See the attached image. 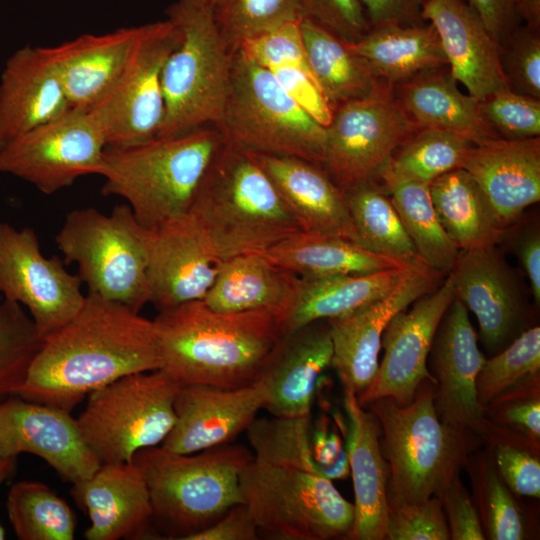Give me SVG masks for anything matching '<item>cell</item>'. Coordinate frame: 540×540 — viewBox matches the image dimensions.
<instances>
[{
    "label": "cell",
    "mask_w": 540,
    "mask_h": 540,
    "mask_svg": "<svg viewBox=\"0 0 540 540\" xmlns=\"http://www.w3.org/2000/svg\"><path fill=\"white\" fill-rule=\"evenodd\" d=\"M160 367L154 320L88 293L78 313L43 339L16 395L71 412L92 391Z\"/></svg>",
    "instance_id": "6da1fadb"
},
{
    "label": "cell",
    "mask_w": 540,
    "mask_h": 540,
    "mask_svg": "<svg viewBox=\"0 0 540 540\" xmlns=\"http://www.w3.org/2000/svg\"><path fill=\"white\" fill-rule=\"evenodd\" d=\"M153 320L160 370L180 385H250L285 335L280 319L268 311L222 313L203 300L159 311Z\"/></svg>",
    "instance_id": "7a4b0ae2"
},
{
    "label": "cell",
    "mask_w": 540,
    "mask_h": 540,
    "mask_svg": "<svg viewBox=\"0 0 540 540\" xmlns=\"http://www.w3.org/2000/svg\"><path fill=\"white\" fill-rule=\"evenodd\" d=\"M188 213L221 262L264 253L302 231L253 153L226 141L212 159Z\"/></svg>",
    "instance_id": "3957f363"
},
{
    "label": "cell",
    "mask_w": 540,
    "mask_h": 540,
    "mask_svg": "<svg viewBox=\"0 0 540 540\" xmlns=\"http://www.w3.org/2000/svg\"><path fill=\"white\" fill-rule=\"evenodd\" d=\"M224 142L215 125H205L130 147H107L98 173L104 178L101 193L123 198L143 227L157 228L189 212Z\"/></svg>",
    "instance_id": "277c9868"
},
{
    "label": "cell",
    "mask_w": 540,
    "mask_h": 540,
    "mask_svg": "<svg viewBox=\"0 0 540 540\" xmlns=\"http://www.w3.org/2000/svg\"><path fill=\"white\" fill-rule=\"evenodd\" d=\"M365 408L377 420L381 451L388 465V507L439 496L466 465L480 440L440 420L431 380H425L406 405L384 397Z\"/></svg>",
    "instance_id": "5b68a950"
},
{
    "label": "cell",
    "mask_w": 540,
    "mask_h": 540,
    "mask_svg": "<svg viewBox=\"0 0 540 540\" xmlns=\"http://www.w3.org/2000/svg\"><path fill=\"white\" fill-rule=\"evenodd\" d=\"M253 457L231 443L191 454L157 445L141 449L132 461L146 479L153 520L168 539L185 540L241 503L240 474Z\"/></svg>",
    "instance_id": "8992f818"
},
{
    "label": "cell",
    "mask_w": 540,
    "mask_h": 540,
    "mask_svg": "<svg viewBox=\"0 0 540 540\" xmlns=\"http://www.w3.org/2000/svg\"><path fill=\"white\" fill-rule=\"evenodd\" d=\"M179 40L162 71L164 118L158 137L216 125L230 89L232 56L211 9L177 0L165 11Z\"/></svg>",
    "instance_id": "52a82bcc"
},
{
    "label": "cell",
    "mask_w": 540,
    "mask_h": 540,
    "mask_svg": "<svg viewBox=\"0 0 540 540\" xmlns=\"http://www.w3.org/2000/svg\"><path fill=\"white\" fill-rule=\"evenodd\" d=\"M226 142L254 153L297 157L321 165L325 127L275 75L241 49L233 52L229 93L215 125Z\"/></svg>",
    "instance_id": "ba28073f"
},
{
    "label": "cell",
    "mask_w": 540,
    "mask_h": 540,
    "mask_svg": "<svg viewBox=\"0 0 540 540\" xmlns=\"http://www.w3.org/2000/svg\"><path fill=\"white\" fill-rule=\"evenodd\" d=\"M148 236L123 203L110 214L93 207L72 210L55 240L64 261L77 265L88 293L140 312L148 303Z\"/></svg>",
    "instance_id": "9c48e42d"
},
{
    "label": "cell",
    "mask_w": 540,
    "mask_h": 540,
    "mask_svg": "<svg viewBox=\"0 0 540 540\" xmlns=\"http://www.w3.org/2000/svg\"><path fill=\"white\" fill-rule=\"evenodd\" d=\"M239 486L241 503L258 530L276 539H348L353 528L354 504L320 473L253 457L240 474Z\"/></svg>",
    "instance_id": "30bf717a"
},
{
    "label": "cell",
    "mask_w": 540,
    "mask_h": 540,
    "mask_svg": "<svg viewBox=\"0 0 540 540\" xmlns=\"http://www.w3.org/2000/svg\"><path fill=\"white\" fill-rule=\"evenodd\" d=\"M181 386L158 369L92 391L76 418L86 445L102 464L130 462L141 449L162 444L176 422Z\"/></svg>",
    "instance_id": "8fae6325"
},
{
    "label": "cell",
    "mask_w": 540,
    "mask_h": 540,
    "mask_svg": "<svg viewBox=\"0 0 540 540\" xmlns=\"http://www.w3.org/2000/svg\"><path fill=\"white\" fill-rule=\"evenodd\" d=\"M416 130L393 87L380 82L368 95L333 109L321 166L342 190L379 179L397 148Z\"/></svg>",
    "instance_id": "7c38bea8"
},
{
    "label": "cell",
    "mask_w": 540,
    "mask_h": 540,
    "mask_svg": "<svg viewBox=\"0 0 540 540\" xmlns=\"http://www.w3.org/2000/svg\"><path fill=\"white\" fill-rule=\"evenodd\" d=\"M178 40V29L167 18L140 25L116 84L89 109L103 129L107 147H130L157 137L165 111L162 71Z\"/></svg>",
    "instance_id": "4fadbf2b"
},
{
    "label": "cell",
    "mask_w": 540,
    "mask_h": 540,
    "mask_svg": "<svg viewBox=\"0 0 540 540\" xmlns=\"http://www.w3.org/2000/svg\"><path fill=\"white\" fill-rule=\"evenodd\" d=\"M106 148L103 129L93 114L71 109L3 147L0 173L51 195L82 176L98 175Z\"/></svg>",
    "instance_id": "5bb4252c"
},
{
    "label": "cell",
    "mask_w": 540,
    "mask_h": 540,
    "mask_svg": "<svg viewBox=\"0 0 540 540\" xmlns=\"http://www.w3.org/2000/svg\"><path fill=\"white\" fill-rule=\"evenodd\" d=\"M484 360L468 310L454 296L438 324L427 362L435 381L437 415L444 424L489 445L511 441L515 433L486 419L479 403L476 379Z\"/></svg>",
    "instance_id": "9a60e30c"
},
{
    "label": "cell",
    "mask_w": 540,
    "mask_h": 540,
    "mask_svg": "<svg viewBox=\"0 0 540 540\" xmlns=\"http://www.w3.org/2000/svg\"><path fill=\"white\" fill-rule=\"evenodd\" d=\"M81 285L57 257L42 253L33 229L0 222V295L27 311L42 339L81 309Z\"/></svg>",
    "instance_id": "2e32d148"
},
{
    "label": "cell",
    "mask_w": 540,
    "mask_h": 540,
    "mask_svg": "<svg viewBox=\"0 0 540 540\" xmlns=\"http://www.w3.org/2000/svg\"><path fill=\"white\" fill-rule=\"evenodd\" d=\"M455 296L451 276L422 295L388 322L381 338L384 355L374 379L357 396L361 406L384 397L410 403L425 380L434 382L428 356L438 324Z\"/></svg>",
    "instance_id": "e0dca14e"
},
{
    "label": "cell",
    "mask_w": 540,
    "mask_h": 540,
    "mask_svg": "<svg viewBox=\"0 0 540 540\" xmlns=\"http://www.w3.org/2000/svg\"><path fill=\"white\" fill-rule=\"evenodd\" d=\"M443 276L423 262L411 265L384 297L342 316L327 319L332 340L331 365L344 389L364 392L378 369L385 327L392 317L440 285Z\"/></svg>",
    "instance_id": "ac0fdd59"
},
{
    "label": "cell",
    "mask_w": 540,
    "mask_h": 540,
    "mask_svg": "<svg viewBox=\"0 0 540 540\" xmlns=\"http://www.w3.org/2000/svg\"><path fill=\"white\" fill-rule=\"evenodd\" d=\"M21 453L40 457L72 484L101 465L70 411L16 395L0 400V456L17 458Z\"/></svg>",
    "instance_id": "d6986e66"
},
{
    "label": "cell",
    "mask_w": 540,
    "mask_h": 540,
    "mask_svg": "<svg viewBox=\"0 0 540 540\" xmlns=\"http://www.w3.org/2000/svg\"><path fill=\"white\" fill-rule=\"evenodd\" d=\"M449 275L455 296L477 318L488 350L501 351L527 329L519 280L496 246L459 250Z\"/></svg>",
    "instance_id": "ffe728a7"
},
{
    "label": "cell",
    "mask_w": 540,
    "mask_h": 540,
    "mask_svg": "<svg viewBox=\"0 0 540 540\" xmlns=\"http://www.w3.org/2000/svg\"><path fill=\"white\" fill-rule=\"evenodd\" d=\"M266 385L260 378L239 388L182 385L175 399L176 422L161 446L191 454L229 444L263 409Z\"/></svg>",
    "instance_id": "44dd1931"
},
{
    "label": "cell",
    "mask_w": 540,
    "mask_h": 540,
    "mask_svg": "<svg viewBox=\"0 0 540 540\" xmlns=\"http://www.w3.org/2000/svg\"><path fill=\"white\" fill-rule=\"evenodd\" d=\"M220 263L189 213L149 229L148 303L159 312L203 300Z\"/></svg>",
    "instance_id": "7402d4cb"
},
{
    "label": "cell",
    "mask_w": 540,
    "mask_h": 540,
    "mask_svg": "<svg viewBox=\"0 0 540 540\" xmlns=\"http://www.w3.org/2000/svg\"><path fill=\"white\" fill-rule=\"evenodd\" d=\"M72 485L73 498L90 520L85 539H140L149 533L151 496L133 461L102 463L91 476Z\"/></svg>",
    "instance_id": "603a6c76"
},
{
    "label": "cell",
    "mask_w": 540,
    "mask_h": 540,
    "mask_svg": "<svg viewBox=\"0 0 540 540\" xmlns=\"http://www.w3.org/2000/svg\"><path fill=\"white\" fill-rule=\"evenodd\" d=\"M422 18L436 30L449 73L469 95L482 100L510 89L497 41L464 0H428Z\"/></svg>",
    "instance_id": "cb8c5ba5"
},
{
    "label": "cell",
    "mask_w": 540,
    "mask_h": 540,
    "mask_svg": "<svg viewBox=\"0 0 540 540\" xmlns=\"http://www.w3.org/2000/svg\"><path fill=\"white\" fill-rule=\"evenodd\" d=\"M461 168L477 182L505 230L540 200L539 137L473 144Z\"/></svg>",
    "instance_id": "d4e9b609"
},
{
    "label": "cell",
    "mask_w": 540,
    "mask_h": 540,
    "mask_svg": "<svg viewBox=\"0 0 540 540\" xmlns=\"http://www.w3.org/2000/svg\"><path fill=\"white\" fill-rule=\"evenodd\" d=\"M332 352L326 319L286 333L269 356L260 377L267 391L263 409L271 416H310L320 376L330 367Z\"/></svg>",
    "instance_id": "484cf974"
},
{
    "label": "cell",
    "mask_w": 540,
    "mask_h": 540,
    "mask_svg": "<svg viewBox=\"0 0 540 540\" xmlns=\"http://www.w3.org/2000/svg\"><path fill=\"white\" fill-rule=\"evenodd\" d=\"M70 110L44 47L26 45L7 59L0 76V150Z\"/></svg>",
    "instance_id": "4316f807"
},
{
    "label": "cell",
    "mask_w": 540,
    "mask_h": 540,
    "mask_svg": "<svg viewBox=\"0 0 540 540\" xmlns=\"http://www.w3.org/2000/svg\"><path fill=\"white\" fill-rule=\"evenodd\" d=\"M252 153L302 231L339 236L360 244L344 191L321 165L297 157Z\"/></svg>",
    "instance_id": "83f0119b"
},
{
    "label": "cell",
    "mask_w": 540,
    "mask_h": 540,
    "mask_svg": "<svg viewBox=\"0 0 540 540\" xmlns=\"http://www.w3.org/2000/svg\"><path fill=\"white\" fill-rule=\"evenodd\" d=\"M139 30L140 26L121 27L44 47L71 109L89 110L109 94L128 61Z\"/></svg>",
    "instance_id": "f1b7e54d"
},
{
    "label": "cell",
    "mask_w": 540,
    "mask_h": 540,
    "mask_svg": "<svg viewBox=\"0 0 540 540\" xmlns=\"http://www.w3.org/2000/svg\"><path fill=\"white\" fill-rule=\"evenodd\" d=\"M346 412V452L355 502L352 540L385 539L388 465L379 439V427L371 411L361 406L356 394L343 388Z\"/></svg>",
    "instance_id": "f546056e"
},
{
    "label": "cell",
    "mask_w": 540,
    "mask_h": 540,
    "mask_svg": "<svg viewBox=\"0 0 540 540\" xmlns=\"http://www.w3.org/2000/svg\"><path fill=\"white\" fill-rule=\"evenodd\" d=\"M447 66L423 71L393 86L400 106L417 129L462 134L473 144L499 138L484 120L479 100L460 91Z\"/></svg>",
    "instance_id": "4dcf8cb0"
},
{
    "label": "cell",
    "mask_w": 540,
    "mask_h": 540,
    "mask_svg": "<svg viewBox=\"0 0 540 540\" xmlns=\"http://www.w3.org/2000/svg\"><path fill=\"white\" fill-rule=\"evenodd\" d=\"M299 280L262 253L240 255L220 263L203 301L222 313L265 310L282 323L293 304Z\"/></svg>",
    "instance_id": "1f68e13d"
},
{
    "label": "cell",
    "mask_w": 540,
    "mask_h": 540,
    "mask_svg": "<svg viewBox=\"0 0 540 540\" xmlns=\"http://www.w3.org/2000/svg\"><path fill=\"white\" fill-rule=\"evenodd\" d=\"M346 45L378 81L392 87L423 71L447 66L437 32L429 22L372 27L361 39Z\"/></svg>",
    "instance_id": "d6a6232c"
},
{
    "label": "cell",
    "mask_w": 540,
    "mask_h": 540,
    "mask_svg": "<svg viewBox=\"0 0 540 540\" xmlns=\"http://www.w3.org/2000/svg\"><path fill=\"white\" fill-rule=\"evenodd\" d=\"M262 254L300 278L369 274L411 266L343 237L305 231L293 234Z\"/></svg>",
    "instance_id": "836d02e7"
},
{
    "label": "cell",
    "mask_w": 540,
    "mask_h": 540,
    "mask_svg": "<svg viewBox=\"0 0 540 540\" xmlns=\"http://www.w3.org/2000/svg\"><path fill=\"white\" fill-rule=\"evenodd\" d=\"M408 267L369 274L299 277L293 304L282 321L285 334L316 320L345 315L384 297Z\"/></svg>",
    "instance_id": "e575fe53"
},
{
    "label": "cell",
    "mask_w": 540,
    "mask_h": 540,
    "mask_svg": "<svg viewBox=\"0 0 540 540\" xmlns=\"http://www.w3.org/2000/svg\"><path fill=\"white\" fill-rule=\"evenodd\" d=\"M438 219L459 250L496 246L506 232L473 177L451 170L429 185Z\"/></svg>",
    "instance_id": "d590c367"
},
{
    "label": "cell",
    "mask_w": 540,
    "mask_h": 540,
    "mask_svg": "<svg viewBox=\"0 0 540 540\" xmlns=\"http://www.w3.org/2000/svg\"><path fill=\"white\" fill-rule=\"evenodd\" d=\"M379 179L385 186L419 258L429 267L448 275L459 249L443 229L430 195L429 185L402 176L388 163Z\"/></svg>",
    "instance_id": "8d00e7d4"
},
{
    "label": "cell",
    "mask_w": 540,
    "mask_h": 540,
    "mask_svg": "<svg viewBox=\"0 0 540 540\" xmlns=\"http://www.w3.org/2000/svg\"><path fill=\"white\" fill-rule=\"evenodd\" d=\"M301 33L312 75L332 109L368 95L380 83L346 42L327 29L302 19Z\"/></svg>",
    "instance_id": "74e56055"
},
{
    "label": "cell",
    "mask_w": 540,
    "mask_h": 540,
    "mask_svg": "<svg viewBox=\"0 0 540 540\" xmlns=\"http://www.w3.org/2000/svg\"><path fill=\"white\" fill-rule=\"evenodd\" d=\"M343 191L363 247L408 265L423 262L380 179L362 181Z\"/></svg>",
    "instance_id": "f35d334b"
},
{
    "label": "cell",
    "mask_w": 540,
    "mask_h": 540,
    "mask_svg": "<svg viewBox=\"0 0 540 540\" xmlns=\"http://www.w3.org/2000/svg\"><path fill=\"white\" fill-rule=\"evenodd\" d=\"M6 510L20 540L75 538L73 510L46 484L28 480L14 483L7 495Z\"/></svg>",
    "instance_id": "ab89813d"
},
{
    "label": "cell",
    "mask_w": 540,
    "mask_h": 540,
    "mask_svg": "<svg viewBox=\"0 0 540 540\" xmlns=\"http://www.w3.org/2000/svg\"><path fill=\"white\" fill-rule=\"evenodd\" d=\"M465 467L485 539H525L527 533L522 510L500 477L491 450L489 453H471Z\"/></svg>",
    "instance_id": "60d3db41"
},
{
    "label": "cell",
    "mask_w": 540,
    "mask_h": 540,
    "mask_svg": "<svg viewBox=\"0 0 540 540\" xmlns=\"http://www.w3.org/2000/svg\"><path fill=\"white\" fill-rule=\"evenodd\" d=\"M472 145L462 134L421 128L397 148L388 165L402 176L430 184L439 176L461 168Z\"/></svg>",
    "instance_id": "b9f144b4"
},
{
    "label": "cell",
    "mask_w": 540,
    "mask_h": 540,
    "mask_svg": "<svg viewBox=\"0 0 540 540\" xmlns=\"http://www.w3.org/2000/svg\"><path fill=\"white\" fill-rule=\"evenodd\" d=\"M540 327L524 330L495 356L484 360L476 389L483 409L497 398L539 381Z\"/></svg>",
    "instance_id": "7bdbcfd3"
},
{
    "label": "cell",
    "mask_w": 540,
    "mask_h": 540,
    "mask_svg": "<svg viewBox=\"0 0 540 540\" xmlns=\"http://www.w3.org/2000/svg\"><path fill=\"white\" fill-rule=\"evenodd\" d=\"M311 431V415L256 417L246 430L254 459L322 474L313 458Z\"/></svg>",
    "instance_id": "ee69618b"
},
{
    "label": "cell",
    "mask_w": 540,
    "mask_h": 540,
    "mask_svg": "<svg viewBox=\"0 0 540 540\" xmlns=\"http://www.w3.org/2000/svg\"><path fill=\"white\" fill-rule=\"evenodd\" d=\"M212 12L231 52L286 22L303 19L297 0H218Z\"/></svg>",
    "instance_id": "f6af8a7d"
},
{
    "label": "cell",
    "mask_w": 540,
    "mask_h": 540,
    "mask_svg": "<svg viewBox=\"0 0 540 540\" xmlns=\"http://www.w3.org/2000/svg\"><path fill=\"white\" fill-rule=\"evenodd\" d=\"M43 339L27 311L0 300V400L16 395Z\"/></svg>",
    "instance_id": "bcb514c9"
},
{
    "label": "cell",
    "mask_w": 540,
    "mask_h": 540,
    "mask_svg": "<svg viewBox=\"0 0 540 540\" xmlns=\"http://www.w3.org/2000/svg\"><path fill=\"white\" fill-rule=\"evenodd\" d=\"M481 114L498 135L522 140L540 135V99L511 89L501 90L479 100Z\"/></svg>",
    "instance_id": "7dc6e473"
},
{
    "label": "cell",
    "mask_w": 540,
    "mask_h": 540,
    "mask_svg": "<svg viewBox=\"0 0 540 540\" xmlns=\"http://www.w3.org/2000/svg\"><path fill=\"white\" fill-rule=\"evenodd\" d=\"M498 45L509 88L540 99V34L518 25Z\"/></svg>",
    "instance_id": "c3c4849f"
},
{
    "label": "cell",
    "mask_w": 540,
    "mask_h": 540,
    "mask_svg": "<svg viewBox=\"0 0 540 540\" xmlns=\"http://www.w3.org/2000/svg\"><path fill=\"white\" fill-rule=\"evenodd\" d=\"M385 539L449 540L450 533L441 500H426L388 507Z\"/></svg>",
    "instance_id": "681fc988"
},
{
    "label": "cell",
    "mask_w": 540,
    "mask_h": 540,
    "mask_svg": "<svg viewBox=\"0 0 540 540\" xmlns=\"http://www.w3.org/2000/svg\"><path fill=\"white\" fill-rule=\"evenodd\" d=\"M301 21L286 22L245 41L239 49L268 69L297 67L314 79L305 53Z\"/></svg>",
    "instance_id": "f907efd6"
},
{
    "label": "cell",
    "mask_w": 540,
    "mask_h": 540,
    "mask_svg": "<svg viewBox=\"0 0 540 540\" xmlns=\"http://www.w3.org/2000/svg\"><path fill=\"white\" fill-rule=\"evenodd\" d=\"M484 414L490 422L539 443V381L524 385L497 398L484 408Z\"/></svg>",
    "instance_id": "816d5d0a"
},
{
    "label": "cell",
    "mask_w": 540,
    "mask_h": 540,
    "mask_svg": "<svg viewBox=\"0 0 540 540\" xmlns=\"http://www.w3.org/2000/svg\"><path fill=\"white\" fill-rule=\"evenodd\" d=\"M303 19L327 29L347 43H354L370 30L360 0H297Z\"/></svg>",
    "instance_id": "f5cc1de1"
},
{
    "label": "cell",
    "mask_w": 540,
    "mask_h": 540,
    "mask_svg": "<svg viewBox=\"0 0 540 540\" xmlns=\"http://www.w3.org/2000/svg\"><path fill=\"white\" fill-rule=\"evenodd\" d=\"M490 450L500 477L514 494L540 497L539 450L504 441L491 444Z\"/></svg>",
    "instance_id": "db71d44e"
},
{
    "label": "cell",
    "mask_w": 540,
    "mask_h": 540,
    "mask_svg": "<svg viewBox=\"0 0 540 540\" xmlns=\"http://www.w3.org/2000/svg\"><path fill=\"white\" fill-rule=\"evenodd\" d=\"M447 520L450 539L484 540L474 502L457 473L438 496Z\"/></svg>",
    "instance_id": "11a10c76"
},
{
    "label": "cell",
    "mask_w": 540,
    "mask_h": 540,
    "mask_svg": "<svg viewBox=\"0 0 540 540\" xmlns=\"http://www.w3.org/2000/svg\"><path fill=\"white\" fill-rule=\"evenodd\" d=\"M288 92V94L316 121L326 127L333 109L320 91L315 80L297 67H277L269 69Z\"/></svg>",
    "instance_id": "9f6ffc18"
},
{
    "label": "cell",
    "mask_w": 540,
    "mask_h": 540,
    "mask_svg": "<svg viewBox=\"0 0 540 540\" xmlns=\"http://www.w3.org/2000/svg\"><path fill=\"white\" fill-rule=\"evenodd\" d=\"M311 446L314 461L327 478L343 479L349 474L346 447L337 431L330 430L328 421L321 419L311 431Z\"/></svg>",
    "instance_id": "6f0895ef"
},
{
    "label": "cell",
    "mask_w": 540,
    "mask_h": 540,
    "mask_svg": "<svg viewBox=\"0 0 540 540\" xmlns=\"http://www.w3.org/2000/svg\"><path fill=\"white\" fill-rule=\"evenodd\" d=\"M258 528L243 503L232 506L217 521L185 540H255Z\"/></svg>",
    "instance_id": "680465c9"
},
{
    "label": "cell",
    "mask_w": 540,
    "mask_h": 540,
    "mask_svg": "<svg viewBox=\"0 0 540 540\" xmlns=\"http://www.w3.org/2000/svg\"><path fill=\"white\" fill-rule=\"evenodd\" d=\"M428 0H360L370 27L385 24L404 26L425 23L423 7Z\"/></svg>",
    "instance_id": "91938a15"
},
{
    "label": "cell",
    "mask_w": 540,
    "mask_h": 540,
    "mask_svg": "<svg viewBox=\"0 0 540 540\" xmlns=\"http://www.w3.org/2000/svg\"><path fill=\"white\" fill-rule=\"evenodd\" d=\"M480 17L488 31L499 44L516 26L517 0H464Z\"/></svg>",
    "instance_id": "94428289"
},
{
    "label": "cell",
    "mask_w": 540,
    "mask_h": 540,
    "mask_svg": "<svg viewBox=\"0 0 540 540\" xmlns=\"http://www.w3.org/2000/svg\"><path fill=\"white\" fill-rule=\"evenodd\" d=\"M515 255L530 282L536 304L540 303V231L536 224L518 232L513 242Z\"/></svg>",
    "instance_id": "6125c7cd"
},
{
    "label": "cell",
    "mask_w": 540,
    "mask_h": 540,
    "mask_svg": "<svg viewBox=\"0 0 540 540\" xmlns=\"http://www.w3.org/2000/svg\"><path fill=\"white\" fill-rule=\"evenodd\" d=\"M516 12L525 27L540 34V0H517Z\"/></svg>",
    "instance_id": "be15d7a7"
},
{
    "label": "cell",
    "mask_w": 540,
    "mask_h": 540,
    "mask_svg": "<svg viewBox=\"0 0 540 540\" xmlns=\"http://www.w3.org/2000/svg\"><path fill=\"white\" fill-rule=\"evenodd\" d=\"M15 457L0 456V487L12 475L16 467ZM5 529L0 524V540L5 539Z\"/></svg>",
    "instance_id": "e7e4bbea"
},
{
    "label": "cell",
    "mask_w": 540,
    "mask_h": 540,
    "mask_svg": "<svg viewBox=\"0 0 540 540\" xmlns=\"http://www.w3.org/2000/svg\"><path fill=\"white\" fill-rule=\"evenodd\" d=\"M194 4L213 10L218 0H190Z\"/></svg>",
    "instance_id": "03108f58"
},
{
    "label": "cell",
    "mask_w": 540,
    "mask_h": 540,
    "mask_svg": "<svg viewBox=\"0 0 540 540\" xmlns=\"http://www.w3.org/2000/svg\"><path fill=\"white\" fill-rule=\"evenodd\" d=\"M2 299L1 295H0V300Z\"/></svg>",
    "instance_id": "003e7915"
}]
</instances>
